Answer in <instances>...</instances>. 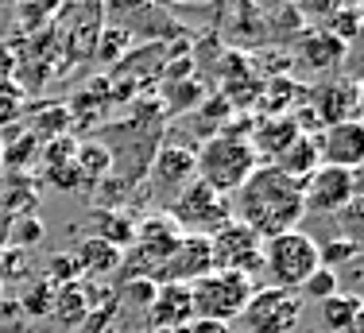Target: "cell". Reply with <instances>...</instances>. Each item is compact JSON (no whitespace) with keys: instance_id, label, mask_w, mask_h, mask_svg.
Returning a JSON list of instances; mask_svg holds the SVG:
<instances>
[{"instance_id":"6da1fadb","label":"cell","mask_w":364,"mask_h":333,"mask_svg":"<svg viewBox=\"0 0 364 333\" xmlns=\"http://www.w3.org/2000/svg\"><path fill=\"white\" fill-rule=\"evenodd\" d=\"M232 221H240L245 229H252L259 240L299 229V221L306 217V198H302V182L283 174L279 166L259 163L237 194H229Z\"/></svg>"},{"instance_id":"7a4b0ae2","label":"cell","mask_w":364,"mask_h":333,"mask_svg":"<svg viewBox=\"0 0 364 333\" xmlns=\"http://www.w3.org/2000/svg\"><path fill=\"white\" fill-rule=\"evenodd\" d=\"M259 166L248 136H232V132H218L213 139H205L194 152V179L213 186L218 194H237L240 182L248 179Z\"/></svg>"},{"instance_id":"3957f363","label":"cell","mask_w":364,"mask_h":333,"mask_svg":"<svg viewBox=\"0 0 364 333\" xmlns=\"http://www.w3.org/2000/svg\"><path fill=\"white\" fill-rule=\"evenodd\" d=\"M318 240L302 229L267 236L264 240V275L272 287H283V291H299L310 279V271H318Z\"/></svg>"},{"instance_id":"277c9868","label":"cell","mask_w":364,"mask_h":333,"mask_svg":"<svg viewBox=\"0 0 364 333\" xmlns=\"http://www.w3.org/2000/svg\"><path fill=\"white\" fill-rule=\"evenodd\" d=\"M167 217L175 221V229L182 236H213L218 229H225V225L232 221V206L225 194H218L213 186H205V182L194 179L171 198Z\"/></svg>"},{"instance_id":"5b68a950","label":"cell","mask_w":364,"mask_h":333,"mask_svg":"<svg viewBox=\"0 0 364 333\" xmlns=\"http://www.w3.org/2000/svg\"><path fill=\"white\" fill-rule=\"evenodd\" d=\"M256 279L237 275V271H210V275L190 283V306L194 318H213V322H237L245 302L252 299Z\"/></svg>"},{"instance_id":"8992f818","label":"cell","mask_w":364,"mask_h":333,"mask_svg":"<svg viewBox=\"0 0 364 333\" xmlns=\"http://www.w3.org/2000/svg\"><path fill=\"white\" fill-rule=\"evenodd\" d=\"M302 322V299L299 291H283V287H259L245 310L237 314V329L232 333H294Z\"/></svg>"},{"instance_id":"52a82bcc","label":"cell","mask_w":364,"mask_h":333,"mask_svg":"<svg viewBox=\"0 0 364 333\" xmlns=\"http://www.w3.org/2000/svg\"><path fill=\"white\" fill-rule=\"evenodd\" d=\"M210 260L213 271H237V275L256 279L259 268H264V240L240 221H229L225 229L210 236Z\"/></svg>"},{"instance_id":"ba28073f","label":"cell","mask_w":364,"mask_h":333,"mask_svg":"<svg viewBox=\"0 0 364 333\" xmlns=\"http://www.w3.org/2000/svg\"><path fill=\"white\" fill-rule=\"evenodd\" d=\"M360 190V174L345 171V166H329L322 163L306 182H302V198H306V213L329 217V213H345L357 201Z\"/></svg>"},{"instance_id":"9c48e42d","label":"cell","mask_w":364,"mask_h":333,"mask_svg":"<svg viewBox=\"0 0 364 333\" xmlns=\"http://www.w3.org/2000/svg\"><path fill=\"white\" fill-rule=\"evenodd\" d=\"M318 152H322V163H329V166L360 171V163H364V125L360 120H341V125L322 128Z\"/></svg>"},{"instance_id":"30bf717a","label":"cell","mask_w":364,"mask_h":333,"mask_svg":"<svg viewBox=\"0 0 364 333\" xmlns=\"http://www.w3.org/2000/svg\"><path fill=\"white\" fill-rule=\"evenodd\" d=\"M213 260H210V236H182L178 248L171 252V260L163 264V271L155 275V283H194V279L210 275Z\"/></svg>"},{"instance_id":"8fae6325","label":"cell","mask_w":364,"mask_h":333,"mask_svg":"<svg viewBox=\"0 0 364 333\" xmlns=\"http://www.w3.org/2000/svg\"><path fill=\"white\" fill-rule=\"evenodd\" d=\"M194 318V306H190V287L186 283H159L155 287V299L147 302V333L159 329H178Z\"/></svg>"},{"instance_id":"7c38bea8","label":"cell","mask_w":364,"mask_h":333,"mask_svg":"<svg viewBox=\"0 0 364 333\" xmlns=\"http://www.w3.org/2000/svg\"><path fill=\"white\" fill-rule=\"evenodd\" d=\"M360 85L357 82H326L314 90V105H310V112H314V120L322 128L329 125H341V120H360Z\"/></svg>"},{"instance_id":"4fadbf2b","label":"cell","mask_w":364,"mask_h":333,"mask_svg":"<svg viewBox=\"0 0 364 333\" xmlns=\"http://www.w3.org/2000/svg\"><path fill=\"white\" fill-rule=\"evenodd\" d=\"M186 182H194V152L178 144L159 147L151 159V186H159V194L175 198Z\"/></svg>"},{"instance_id":"5bb4252c","label":"cell","mask_w":364,"mask_h":333,"mask_svg":"<svg viewBox=\"0 0 364 333\" xmlns=\"http://www.w3.org/2000/svg\"><path fill=\"white\" fill-rule=\"evenodd\" d=\"M302 128L294 125L291 117H272V120H259V128H252V136H248V144H252L256 159H279L283 152L291 147V139L299 136Z\"/></svg>"},{"instance_id":"9a60e30c","label":"cell","mask_w":364,"mask_h":333,"mask_svg":"<svg viewBox=\"0 0 364 333\" xmlns=\"http://www.w3.org/2000/svg\"><path fill=\"white\" fill-rule=\"evenodd\" d=\"M318 322H322V333H357L360 329V295L337 291L333 299L318 302Z\"/></svg>"},{"instance_id":"2e32d148","label":"cell","mask_w":364,"mask_h":333,"mask_svg":"<svg viewBox=\"0 0 364 333\" xmlns=\"http://www.w3.org/2000/svg\"><path fill=\"white\" fill-rule=\"evenodd\" d=\"M272 166H279L283 174H291V179H299V182H306L310 174L322 166V152H318V136H310V132H299L291 139V147L279 155Z\"/></svg>"},{"instance_id":"e0dca14e","label":"cell","mask_w":364,"mask_h":333,"mask_svg":"<svg viewBox=\"0 0 364 333\" xmlns=\"http://www.w3.org/2000/svg\"><path fill=\"white\" fill-rule=\"evenodd\" d=\"M345 55H349V47H345L337 35H329V31H310L306 39L299 43V58L310 70H337Z\"/></svg>"},{"instance_id":"ac0fdd59","label":"cell","mask_w":364,"mask_h":333,"mask_svg":"<svg viewBox=\"0 0 364 333\" xmlns=\"http://www.w3.org/2000/svg\"><path fill=\"white\" fill-rule=\"evenodd\" d=\"M74 264L82 268V271H90V275H105V271H117L120 268V252L112 248V244L105 240H85V244H77L74 248Z\"/></svg>"},{"instance_id":"d6986e66","label":"cell","mask_w":364,"mask_h":333,"mask_svg":"<svg viewBox=\"0 0 364 333\" xmlns=\"http://www.w3.org/2000/svg\"><path fill=\"white\" fill-rule=\"evenodd\" d=\"M74 166H77V174H82V186H93L97 179H105L112 171V152L101 144H77Z\"/></svg>"},{"instance_id":"ffe728a7","label":"cell","mask_w":364,"mask_h":333,"mask_svg":"<svg viewBox=\"0 0 364 333\" xmlns=\"http://www.w3.org/2000/svg\"><path fill=\"white\" fill-rule=\"evenodd\" d=\"M50 314H58V322L66 326H77L82 318H90V299H85V287L77 283H63V291H55V302H50Z\"/></svg>"},{"instance_id":"44dd1931","label":"cell","mask_w":364,"mask_h":333,"mask_svg":"<svg viewBox=\"0 0 364 333\" xmlns=\"http://www.w3.org/2000/svg\"><path fill=\"white\" fill-rule=\"evenodd\" d=\"M337 291H341V275L329 271V268H318V271H310V279L299 287V299L302 302H326V299H333Z\"/></svg>"},{"instance_id":"7402d4cb","label":"cell","mask_w":364,"mask_h":333,"mask_svg":"<svg viewBox=\"0 0 364 333\" xmlns=\"http://www.w3.org/2000/svg\"><path fill=\"white\" fill-rule=\"evenodd\" d=\"M74 125V112L66 109V105H58V109H43V117L36 120V139L43 144V136H66V128Z\"/></svg>"},{"instance_id":"603a6c76","label":"cell","mask_w":364,"mask_h":333,"mask_svg":"<svg viewBox=\"0 0 364 333\" xmlns=\"http://www.w3.org/2000/svg\"><path fill=\"white\" fill-rule=\"evenodd\" d=\"M20 112H23V90L0 78V128L16 125V120H20Z\"/></svg>"},{"instance_id":"cb8c5ba5","label":"cell","mask_w":364,"mask_h":333,"mask_svg":"<svg viewBox=\"0 0 364 333\" xmlns=\"http://www.w3.org/2000/svg\"><path fill=\"white\" fill-rule=\"evenodd\" d=\"M36 152H39V139L36 132H20V144H12V147H4V163L8 166H28L31 159H36Z\"/></svg>"},{"instance_id":"d4e9b609","label":"cell","mask_w":364,"mask_h":333,"mask_svg":"<svg viewBox=\"0 0 364 333\" xmlns=\"http://www.w3.org/2000/svg\"><path fill=\"white\" fill-rule=\"evenodd\" d=\"M357 20H360L357 8H337V12H333V31H329V35H337V39L349 47V43L357 39Z\"/></svg>"},{"instance_id":"484cf974","label":"cell","mask_w":364,"mask_h":333,"mask_svg":"<svg viewBox=\"0 0 364 333\" xmlns=\"http://www.w3.org/2000/svg\"><path fill=\"white\" fill-rule=\"evenodd\" d=\"M124 28H105V31H101V47H97V58H101V63H109V55H112V51H117V55H120V51H124Z\"/></svg>"},{"instance_id":"4316f807","label":"cell","mask_w":364,"mask_h":333,"mask_svg":"<svg viewBox=\"0 0 364 333\" xmlns=\"http://www.w3.org/2000/svg\"><path fill=\"white\" fill-rule=\"evenodd\" d=\"M101 4H105L112 16H136V12H144V8H151L155 0H101Z\"/></svg>"},{"instance_id":"83f0119b","label":"cell","mask_w":364,"mask_h":333,"mask_svg":"<svg viewBox=\"0 0 364 333\" xmlns=\"http://www.w3.org/2000/svg\"><path fill=\"white\" fill-rule=\"evenodd\" d=\"M186 333H232L229 322H213V318H190Z\"/></svg>"},{"instance_id":"f1b7e54d","label":"cell","mask_w":364,"mask_h":333,"mask_svg":"<svg viewBox=\"0 0 364 333\" xmlns=\"http://www.w3.org/2000/svg\"><path fill=\"white\" fill-rule=\"evenodd\" d=\"M0 166H4V136H0Z\"/></svg>"},{"instance_id":"f546056e","label":"cell","mask_w":364,"mask_h":333,"mask_svg":"<svg viewBox=\"0 0 364 333\" xmlns=\"http://www.w3.org/2000/svg\"><path fill=\"white\" fill-rule=\"evenodd\" d=\"M159 333H186V326H178V329H159Z\"/></svg>"}]
</instances>
